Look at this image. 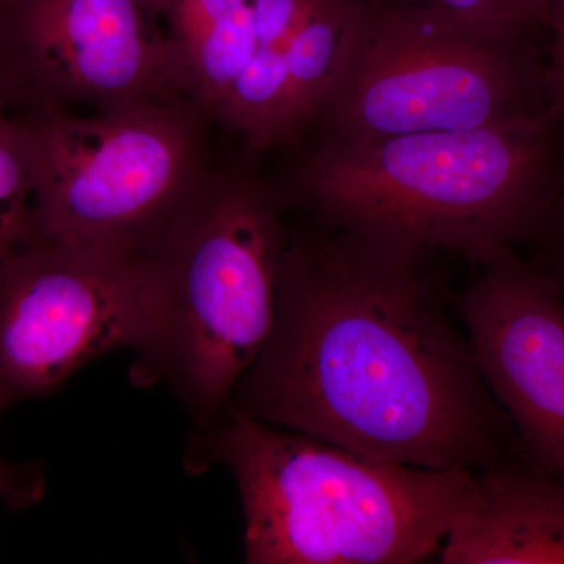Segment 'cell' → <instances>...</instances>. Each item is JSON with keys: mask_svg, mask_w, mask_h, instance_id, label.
Wrapping results in <instances>:
<instances>
[{"mask_svg": "<svg viewBox=\"0 0 564 564\" xmlns=\"http://www.w3.org/2000/svg\"><path fill=\"white\" fill-rule=\"evenodd\" d=\"M21 2V0H0V6L3 7V9H10V7H13L14 3Z\"/></svg>", "mask_w": 564, "mask_h": 564, "instance_id": "cell-17", "label": "cell"}, {"mask_svg": "<svg viewBox=\"0 0 564 564\" xmlns=\"http://www.w3.org/2000/svg\"><path fill=\"white\" fill-rule=\"evenodd\" d=\"M425 254L326 226L289 234L272 332L229 404L370 462H500L513 426Z\"/></svg>", "mask_w": 564, "mask_h": 564, "instance_id": "cell-1", "label": "cell"}, {"mask_svg": "<svg viewBox=\"0 0 564 564\" xmlns=\"http://www.w3.org/2000/svg\"><path fill=\"white\" fill-rule=\"evenodd\" d=\"M458 299L494 399L529 463L564 481V302L558 278L497 252Z\"/></svg>", "mask_w": 564, "mask_h": 564, "instance_id": "cell-9", "label": "cell"}, {"mask_svg": "<svg viewBox=\"0 0 564 564\" xmlns=\"http://www.w3.org/2000/svg\"><path fill=\"white\" fill-rule=\"evenodd\" d=\"M251 158L210 163L150 250L158 332L132 380L172 386L198 426L231 403L276 314L289 206Z\"/></svg>", "mask_w": 564, "mask_h": 564, "instance_id": "cell-4", "label": "cell"}, {"mask_svg": "<svg viewBox=\"0 0 564 564\" xmlns=\"http://www.w3.org/2000/svg\"><path fill=\"white\" fill-rule=\"evenodd\" d=\"M7 410L0 402V414ZM43 494V478L40 470L28 466H11L0 458V499L14 508L35 503Z\"/></svg>", "mask_w": 564, "mask_h": 564, "instance_id": "cell-14", "label": "cell"}, {"mask_svg": "<svg viewBox=\"0 0 564 564\" xmlns=\"http://www.w3.org/2000/svg\"><path fill=\"white\" fill-rule=\"evenodd\" d=\"M158 323L150 252L32 237L0 261V402L50 395L107 352L147 350Z\"/></svg>", "mask_w": 564, "mask_h": 564, "instance_id": "cell-7", "label": "cell"}, {"mask_svg": "<svg viewBox=\"0 0 564 564\" xmlns=\"http://www.w3.org/2000/svg\"><path fill=\"white\" fill-rule=\"evenodd\" d=\"M555 124L536 113L470 131L317 137L276 184L326 228L480 265L551 225Z\"/></svg>", "mask_w": 564, "mask_h": 564, "instance_id": "cell-2", "label": "cell"}, {"mask_svg": "<svg viewBox=\"0 0 564 564\" xmlns=\"http://www.w3.org/2000/svg\"><path fill=\"white\" fill-rule=\"evenodd\" d=\"M18 110L32 144L35 239L150 252L210 165L212 122L188 98L90 115Z\"/></svg>", "mask_w": 564, "mask_h": 564, "instance_id": "cell-6", "label": "cell"}, {"mask_svg": "<svg viewBox=\"0 0 564 564\" xmlns=\"http://www.w3.org/2000/svg\"><path fill=\"white\" fill-rule=\"evenodd\" d=\"M437 556L444 564H564V481L500 462L473 486Z\"/></svg>", "mask_w": 564, "mask_h": 564, "instance_id": "cell-10", "label": "cell"}, {"mask_svg": "<svg viewBox=\"0 0 564 564\" xmlns=\"http://www.w3.org/2000/svg\"><path fill=\"white\" fill-rule=\"evenodd\" d=\"M6 43L17 109L187 98L162 0H21L6 10Z\"/></svg>", "mask_w": 564, "mask_h": 564, "instance_id": "cell-8", "label": "cell"}, {"mask_svg": "<svg viewBox=\"0 0 564 564\" xmlns=\"http://www.w3.org/2000/svg\"><path fill=\"white\" fill-rule=\"evenodd\" d=\"M33 155L20 110L0 96V261L32 239Z\"/></svg>", "mask_w": 564, "mask_h": 564, "instance_id": "cell-11", "label": "cell"}, {"mask_svg": "<svg viewBox=\"0 0 564 564\" xmlns=\"http://www.w3.org/2000/svg\"><path fill=\"white\" fill-rule=\"evenodd\" d=\"M0 96L11 99L10 87H9V63H7V43H6V9L0 6Z\"/></svg>", "mask_w": 564, "mask_h": 564, "instance_id": "cell-15", "label": "cell"}, {"mask_svg": "<svg viewBox=\"0 0 564 564\" xmlns=\"http://www.w3.org/2000/svg\"><path fill=\"white\" fill-rule=\"evenodd\" d=\"M225 464L243 505L250 564H410L437 555L474 473L370 462L231 404L198 426L195 473Z\"/></svg>", "mask_w": 564, "mask_h": 564, "instance_id": "cell-3", "label": "cell"}, {"mask_svg": "<svg viewBox=\"0 0 564 564\" xmlns=\"http://www.w3.org/2000/svg\"><path fill=\"white\" fill-rule=\"evenodd\" d=\"M415 9L443 11L462 20L532 33L547 21L549 0H392Z\"/></svg>", "mask_w": 564, "mask_h": 564, "instance_id": "cell-12", "label": "cell"}, {"mask_svg": "<svg viewBox=\"0 0 564 564\" xmlns=\"http://www.w3.org/2000/svg\"><path fill=\"white\" fill-rule=\"evenodd\" d=\"M556 232H558V239H556V245H558V248H556V258H558V270H560V278L558 280H562L564 282V218L562 221L556 225Z\"/></svg>", "mask_w": 564, "mask_h": 564, "instance_id": "cell-16", "label": "cell"}, {"mask_svg": "<svg viewBox=\"0 0 564 564\" xmlns=\"http://www.w3.org/2000/svg\"><path fill=\"white\" fill-rule=\"evenodd\" d=\"M552 43L544 66L545 111L552 120H564V0H549L547 21Z\"/></svg>", "mask_w": 564, "mask_h": 564, "instance_id": "cell-13", "label": "cell"}, {"mask_svg": "<svg viewBox=\"0 0 564 564\" xmlns=\"http://www.w3.org/2000/svg\"><path fill=\"white\" fill-rule=\"evenodd\" d=\"M529 35L392 0H355L314 131L373 140L547 113L544 66Z\"/></svg>", "mask_w": 564, "mask_h": 564, "instance_id": "cell-5", "label": "cell"}]
</instances>
